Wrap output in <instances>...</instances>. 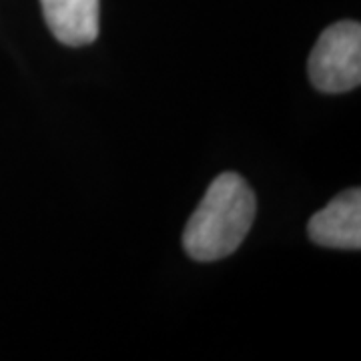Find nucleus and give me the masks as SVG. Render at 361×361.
<instances>
[{
	"instance_id": "7ed1b4c3",
	"label": "nucleus",
	"mask_w": 361,
	"mask_h": 361,
	"mask_svg": "<svg viewBox=\"0 0 361 361\" xmlns=\"http://www.w3.org/2000/svg\"><path fill=\"white\" fill-rule=\"evenodd\" d=\"M313 243L329 249H360L361 247V191L349 189L337 195L329 205L315 213L310 221Z\"/></svg>"
},
{
	"instance_id": "f03ea898",
	"label": "nucleus",
	"mask_w": 361,
	"mask_h": 361,
	"mask_svg": "<svg viewBox=\"0 0 361 361\" xmlns=\"http://www.w3.org/2000/svg\"><path fill=\"white\" fill-rule=\"evenodd\" d=\"M310 77L315 89L339 94L361 82V26L353 20L331 25L322 32L310 56Z\"/></svg>"
},
{
	"instance_id": "20e7f679",
	"label": "nucleus",
	"mask_w": 361,
	"mask_h": 361,
	"mask_svg": "<svg viewBox=\"0 0 361 361\" xmlns=\"http://www.w3.org/2000/svg\"><path fill=\"white\" fill-rule=\"evenodd\" d=\"M47 26L66 47H87L99 37V0H40Z\"/></svg>"
},
{
	"instance_id": "f257e3e1",
	"label": "nucleus",
	"mask_w": 361,
	"mask_h": 361,
	"mask_svg": "<svg viewBox=\"0 0 361 361\" xmlns=\"http://www.w3.org/2000/svg\"><path fill=\"white\" fill-rule=\"evenodd\" d=\"M255 209V195L243 177L237 173L219 175L185 227L187 255L203 263L229 257L251 229Z\"/></svg>"
}]
</instances>
